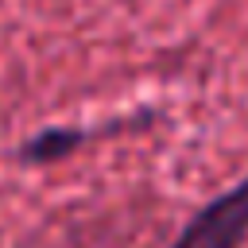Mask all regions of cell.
Here are the masks:
<instances>
[{"instance_id": "1", "label": "cell", "mask_w": 248, "mask_h": 248, "mask_svg": "<svg viewBox=\"0 0 248 248\" xmlns=\"http://www.w3.org/2000/svg\"><path fill=\"white\" fill-rule=\"evenodd\" d=\"M244 236H248V178L205 202L170 240V248H236Z\"/></svg>"}, {"instance_id": "2", "label": "cell", "mask_w": 248, "mask_h": 248, "mask_svg": "<svg viewBox=\"0 0 248 248\" xmlns=\"http://www.w3.org/2000/svg\"><path fill=\"white\" fill-rule=\"evenodd\" d=\"M78 143H85V132H78V128H46V132L31 136L19 155H23L27 163H50V159L70 155Z\"/></svg>"}]
</instances>
